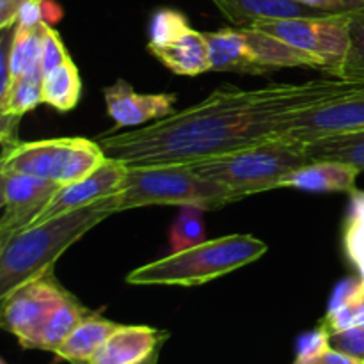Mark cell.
Wrapping results in <instances>:
<instances>
[{
	"label": "cell",
	"mask_w": 364,
	"mask_h": 364,
	"mask_svg": "<svg viewBox=\"0 0 364 364\" xmlns=\"http://www.w3.org/2000/svg\"><path fill=\"white\" fill-rule=\"evenodd\" d=\"M217 9L235 25L249 27L263 18H294V16H320L322 11L311 9L294 0H212Z\"/></svg>",
	"instance_id": "ac0fdd59"
},
{
	"label": "cell",
	"mask_w": 364,
	"mask_h": 364,
	"mask_svg": "<svg viewBox=\"0 0 364 364\" xmlns=\"http://www.w3.org/2000/svg\"><path fill=\"white\" fill-rule=\"evenodd\" d=\"M107 114L116 127L139 128L171 116L176 95L169 92H137L127 80H117L103 89Z\"/></svg>",
	"instance_id": "7c38bea8"
},
{
	"label": "cell",
	"mask_w": 364,
	"mask_h": 364,
	"mask_svg": "<svg viewBox=\"0 0 364 364\" xmlns=\"http://www.w3.org/2000/svg\"><path fill=\"white\" fill-rule=\"evenodd\" d=\"M252 55L263 64L269 71L281 70V68H311L322 70L327 73V66L318 55L304 52L283 39L272 34L258 31L252 27H240Z\"/></svg>",
	"instance_id": "2e32d148"
},
{
	"label": "cell",
	"mask_w": 364,
	"mask_h": 364,
	"mask_svg": "<svg viewBox=\"0 0 364 364\" xmlns=\"http://www.w3.org/2000/svg\"><path fill=\"white\" fill-rule=\"evenodd\" d=\"M363 2H364V0H363Z\"/></svg>",
	"instance_id": "ab89813d"
},
{
	"label": "cell",
	"mask_w": 364,
	"mask_h": 364,
	"mask_svg": "<svg viewBox=\"0 0 364 364\" xmlns=\"http://www.w3.org/2000/svg\"><path fill=\"white\" fill-rule=\"evenodd\" d=\"M267 249L265 242L252 235L212 238L137 267L127 276V283L132 287H199L256 262Z\"/></svg>",
	"instance_id": "3957f363"
},
{
	"label": "cell",
	"mask_w": 364,
	"mask_h": 364,
	"mask_svg": "<svg viewBox=\"0 0 364 364\" xmlns=\"http://www.w3.org/2000/svg\"><path fill=\"white\" fill-rule=\"evenodd\" d=\"M127 171L128 167L123 162L107 156L105 162L98 169L92 171L91 174L84 176L82 180L73 181V183L59 187V191L53 194L48 205L32 220V224H41L45 220L52 219V217L60 215V213L71 212V210L92 205V203L109 198V196L119 194Z\"/></svg>",
	"instance_id": "30bf717a"
},
{
	"label": "cell",
	"mask_w": 364,
	"mask_h": 364,
	"mask_svg": "<svg viewBox=\"0 0 364 364\" xmlns=\"http://www.w3.org/2000/svg\"><path fill=\"white\" fill-rule=\"evenodd\" d=\"M66 46H64L60 34L57 32L55 27L45 23V36H43V46H41V70L43 73L48 75L50 71L55 70L57 66L70 59Z\"/></svg>",
	"instance_id": "f546056e"
},
{
	"label": "cell",
	"mask_w": 364,
	"mask_h": 364,
	"mask_svg": "<svg viewBox=\"0 0 364 364\" xmlns=\"http://www.w3.org/2000/svg\"><path fill=\"white\" fill-rule=\"evenodd\" d=\"M294 2L329 14H350L364 11L363 0H294Z\"/></svg>",
	"instance_id": "d6a6232c"
},
{
	"label": "cell",
	"mask_w": 364,
	"mask_h": 364,
	"mask_svg": "<svg viewBox=\"0 0 364 364\" xmlns=\"http://www.w3.org/2000/svg\"><path fill=\"white\" fill-rule=\"evenodd\" d=\"M2 188V217H0V244L18 231L31 226L32 220L48 205L59 185L23 173H0Z\"/></svg>",
	"instance_id": "9c48e42d"
},
{
	"label": "cell",
	"mask_w": 364,
	"mask_h": 364,
	"mask_svg": "<svg viewBox=\"0 0 364 364\" xmlns=\"http://www.w3.org/2000/svg\"><path fill=\"white\" fill-rule=\"evenodd\" d=\"M364 130V87L336 102L309 109L290 124L284 135L311 142L329 135Z\"/></svg>",
	"instance_id": "8fae6325"
},
{
	"label": "cell",
	"mask_w": 364,
	"mask_h": 364,
	"mask_svg": "<svg viewBox=\"0 0 364 364\" xmlns=\"http://www.w3.org/2000/svg\"><path fill=\"white\" fill-rule=\"evenodd\" d=\"M82 96V78L73 59L64 60L60 66L45 75L43 80V103L59 112H70L77 107Z\"/></svg>",
	"instance_id": "603a6c76"
},
{
	"label": "cell",
	"mask_w": 364,
	"mask_h": 364,
	"mask_svg": "<svg viewBox=\"0 0 364 364\" xmlns=\"http://www.w3.org/2000/svg\"><path fill=\"white\" fill-rule=\"evenodd\" d=\"M294 364H364V361H359V359L352 358V355L345 354V352L336 350L333 347H327L320 354L304 359V361H294Z\"/></svg>",
	"instance_id": "836d02e7"
},
{
	"label": "cell",
	"mask_w": 364,
	"mask_h": 364,
	"mask_svg": "<svg viewBox=\"0 0 364 364\" xmlns=\"http://www.w3.org/2000/svg\"><path fill=\"white\" fill-rule=\"evenodd\" d=\"M18 25L25 27H38L43 23V9L41 0H23L18 11Z\"/></svg>",
	"instance_id": "e575fe53"
},
{
	"label": "cell",
	"mask_w": 364,
	"mask_h": 364,
	"mask_svg": "<svg viewBox=\"0 0 364 364\" xmlns=\"http://www.w3.org/2000/svg\"><path fill=\"white\" fill-rule=\"evenodd\" d=\"M117 210V194L32 224L0 244V299L27 281L53 270L68 247Z\"/></svg>",
	"instance_id": "7a4b0ae2"
},
{
	"label": "cell",
	"mask_w": 364,
	"mask_h": 364,
	"mask_svg": "<svg viewBox=\"0 0 364 364\" xmlns=\"http://www.w3.org/2000/svg\"><path fill=\"white\" fill-rule=\"evenodd\" d=\"M23 0H0V28L6 31L16 25L18 11Z\"/></svg>",
	"instance_id": "d590c367"
},
{
	"label": "cell",
	"mask_w": 364,
	"mask_h": 364,
	"mask_svg": "<svg viewBox=\"0 0 364 364\" xmlns=\"http://www.w3.org/2000/svg\"><path fill=\"white\" fill-rule=\"evenodd\" d=\"M363 87L364 82L334 77L255 89L220 85L188 109L98 142L127 167L198 162L284 135L301 114Z\"/></svg>",
	"instance_id": "6da1fadb"
},
{
	"label": "cell",
	"mask_w": 364,
	"mask_h": 364,
	"mask_svg": "<svg viewBox=\"0 0 364 364\" xmlns=\"http://www.w3.org/2000/svg\"><path fill=\"white\" fill-rule=\"evenodd\" d=\"M43 21L48 25H57L64 16V9L57 0H41Z\"/></svg>",
	"instance_id": "8d00e7d4"
},
{
	"label": "cell",
	"mask_w": 364,
	"mask_h": 364,
	"mask_svg": "<svg viewBox=\"0 0 364 364\" xmlns=\"http://www.w3.org/2000/svg\"><path fill=\"white\" fill-rule=\"evenodd\" d=\"M153 57L160 60L173 73L185 75V77H196L210 71L208 45H206L205 32L196 28L185 32L176 41L166 46H155L148 48Z\"/></svg>",
	"instance_id": "e0dca14e"
},
{
	"label": "cell",
	"mask_w": 364,
	"mask_h": 364,
	"mask_svg": "<svg viewBox=\"0 0 364 364\" xmlns=\"http://www.w3.org/2000/svg\"><path fill=\"white\" fill-rule=\"evenodd\" d=\"M208 45L210 71L263 75L265 66L252 55L240 27H226L217 32H205Z\"/></svg>",
	"instance_id": "5bb4252c"
},
{
	"label": "cell",
	"mask_w": 364,
	"mask_h": 364,
	"mask_svg": "<svg viewBox=\"0 0 364 364\" xmlns=\"http://www.w3.org/2000/svg\"><path fill=\"white\" fill-rule=\"evenodd\" d=\"M43 80L45 73L41 70V63H38L13 82L9 95L0 102V114L21 117L34 110L39 103H43Z\"/></svg>",
	"instance_id": "d4e9b609"
},
{
	"label": "cell",
	"mask_w": 364,
	"mask_h": 364,
	"mask_svg": "<svg viewBox=\"0 0 364 364\" xmlns=\"http://www.w3.org/2000/svg\"><path fill=\"white\" fill-rule=\"evenodd\" d=\"M89 313L91 311L73 294H70L66 301L46 320L41 333L36 338L32 350H45L53 354Z\"/></svg>",
	"instance_id": "44dd1931"
},
{
	"label": "cell",
	"mask_w": 364,
	"mask_h": 364,
	"mask_svg": "<svg viewBox=\"0 0 364 364\" xmlns=\"http://www.w3.org/2000/svg\"><path fill=\"white\" fill-rule=\"evenodd\" d=\"M9 41H7V63H9V73L13 82L18 77L41 63V46L43 36H45V21L38 27H25V25H14L6 28ZM13 85V84H11Z\"/></svg>",
	"instance_id": "7402d4cb"
},
{
	"label": "cell",
	"mask_w": 364,
	"mask_h": 364,
	"mask_svg": "<svg viewBox=\"0 0 364 364\" xmlns=\"http://www.w3.org/2000/svg\"><path fill=\"white\" fill-rule=\"evenodd\" d=\"M309 164L306 142L279 135L256 144L191 162L201 176L230 188L237 199L281 188V181Z\"/></svg>",
	"instance_id": "277c9868"
},
{
	"label": "cell",
	"mask_w": 364,
	"mask_h": 364,
	"mask_svg": "<svg viewBox=\"0 0 364 364\" xmlns=\"http://www.w3.org/2000/svg\"><path fill=\"white\" fill-rule=\"evenodd\" d=\"M119 326L121 323L112 322V320L91 311L75 327L73 333L64 340V343L53 352V355L59 361L70 364H89L92 355Z\"/></svg>",
	"instance_id": "d6986e66"
},
{
	"label": "cell",
	"mask_w": 364,
	"mask_h": 364,
	"mask_svg": "<svg viewBox=\"0 0 364 364\" xmlns=\"http://www.w3.org/2000/svg\"><path fill=\"white\" fill-rule=\"evenodd\" d=\"M361 171L336 160H318L299 167L281 181V188H297L304 192H348L354 194L355 181Z\"/></svg>",
	"instance_id": "9a60e30c"
},
{
	"label": "cell",
	"mask_w": 364,
	"mask_h": 364,
	"mask_svg": "<svg viewBox=\"0 0 364 364\" xmlns=\"http://www.w3.org/2000/svg\"><path fill=\"white\" fill-rule=\"evenodd\" d=\"M331 347L329 343V331L320 323L315 331L302 334L297 340V354H295V361H304V359L313 358V355L320 354Z\"/></svg>",
	"instance_id": "1f68e13d"
},
{
	"label": "cell",
	"mask_w": 364,
	"mask_h": 364,
	"mask_svg": "<svg viewBox=\"0 0 364 364\" xmlns=\"http://www.w3.org/2000/svg\"><path fill=\"white\" fill-rule=\"evenodd\" d=\"M343 242L348 258L358 267L359 277L364 281V192L355 191L352 194Z\"/></svg>",
	"instance_id": "4316f807"
},
{
	"label": "cell",
	"mask_w": 364,
	"mask_h": 364,
	"mask_svg": "<svg viewBox=\"0 0 364 364\" xmlns=\"http://www.w3.org/2000/svg\"><path fill=\"white\" fill-rule=\"evenodd\" d=\"M191 28L187 16L181 11L173 9V7H160L153 13L151 21H149L148 48L169 45Z\"/></svg>",
	"instance_id": "83f0119b"
},
{
	"label": "cell",
	"mask_w": 364,
	"mask_h": 364,
	"mask_svg": "<svg viewBox=\"0 0 364 364\" xmlns=\"http://www.w3.org/2000/svg\"><path fill=\"white\" fill-rule=\"evenodd\" d=\"M159 358H160V354H156V355H153L151 359H149L148 363H144V364H159Z\"/></svg>",
	"instance_id": "74e56055"
},
{
	"label": "cell",
	"mask_w": 364,
	"mask_h": 364,
	"mask_svg": "<svg viewBox=\"0 0 364 364\" xmlns=\"http://www.w3.org/2000/svg\"><path fill=\"white\" fill-rule=\"evenodd\" d=\"M249 27L272 34L304 52L318 55L326 63L327 75L340 78L341 68L350 50V16L320 14V16L263 18Z\"/></svg>",
	"instance_id": "52a82bcc"
},
{
	"label": "cell",
	"mask_w": 364,
	"mask_h": 364,
	"mask_svg": "<svg viewBox=\"0 0 364 364\" xmlns=\"http://www.w3.org/2000/svg\"><path fill=\"white\" fill-rule=\"evenodd\" d=\"M350 50L341 68L340 78L364 82V11L350 13Z\"/></svg>",
	"instance_id": "f1b7e54d"
},
{
	"label": "cell",
	"mask_w": 364,
	"mask_h": 364,
	"mask_svg": "<svg viewBox=\"0 0 364 364\" xmlns=\"http://www.w3.org/2000/svg\"><path fill=\"white\" fill-rule=\"evenodd\" d=\"M320 323L329 334L350 327H364V281L361 277L345 279L334 288L329 308Z\"/></svg>",
	"instance_id": "ffe728a7"
},
{
	"label": "cell",
	"mask_w": 364,
	"mask_h": 364,
	"mask_svg": "<svg viewBox=\"0 0 364 364\" xmlns=\"http://www.w3.org/2000/svg\"><path fill=\"white\" fill-rule=\"evenodd\" d=\"M306 153L309 162L318 160H336L364 171V130L348 134L329 135L306 142Z\"/></svg>",
	"instance_id": "cb8c5ba5"
},
{
	"label": "cell",
	"mask_w": 364,
	"mask_h": 364,
	"mask_svg": "<svg viewBox=\"0 0 364 364\" xmlns=\"http://www.w3.org/2000/svg\"><path fill=\"white\" fill-rule=\"evenodd\" d=\"M105 159L107 155L98 141L85 137L43 139L16 142L4 149L0 173L31 174L64 187L91 174Z\"/></svg>",
	"instance_id": "8992f818"
},
{
	"label": "cell",
	"mask_w": 364,
	"mask_h": 364,
	"mask_svg": "<svg viewBox=\"0 0 364 364\" xmlns=\"http://www.w3.org/2000/svg\"><path fill=\"white\" fill-rule=\"evenodd\" d=\"M235 201L238 199L230 188L201 176L191 164H162L128 167L117 194V210L124 212L151 205H194L208 212Z\"/></svg>",
	"instance_id": "5b68a950"
},
{
	"label": "cell",
	"mask_w": 364,
	"mask_h": 364,
	"mask_svg": "<svg viewBox=\"0 0 364 364\" xmlns=\"http://www.w3.org/2000/svg\"><path fill=\"white\" fill-rule=\"evenodd\" d=\"M169 340V333L149 326L121 323L98 348L89 364H144Z\"/></svg>",
	"instance_id": "4fadbf2b"
},
{
	"label": "cell",
	"mask_w": 364,
	"mask_h": 364,
	"mask_svg": "<svg viewBox=\"0 0 364 364\" xmlns=\"http://www.w3.org/2000/svg\"><path fill=\"white\" fill-rule=\"evenodd\" d=\"M68 295L70 291L60 287L53 270H48L0 299V326L16 338L21 348L32 350L46 320L66 301Z\"/></svg>",
	"instance_id": "ba28073f"
},
{
	"label": "cell",
	"mask_w": 364,
	"mask_h": 364,
	"mask_svg": "<svg viewBox=\"0 0 364 364\" xmlns=\"http://www.w3.org/2000/svg\"><path fill=\"white\" fill-rule=\"evenodd\" d=\"M331 347L364 361V327H350L329 334Z\"/></svg>",
	"instance_id": "4dcf8cb0"
},
{
	"label": "cell",
	"mask_w": 364,
	"mask_h": 364,
	"mask_svg": "<svg viewBox=\"0 0 364 364\" xmlns=\"http://www.w3.org/2000/svg\"><path fill=\"white\" fill-rule=\"evenodd\" d=\"M0 364H9V363H7L6 359H2V361H0Z\"/></svg>",
	"instance_id": "f35d334b"
},
{
	"label": "cell",
	"mask_w": 364,
	"mask_h": 364,
	"mask_svg": "<svg viewBox=\"0 0 364 364\" xmlns=\"http://www.w3.org/2000/svg\"><path fill=\"white\" fill-rule=\"evenodd\" d=\"M206 210L201 206H180L176 219L171 224L169 231V244L173 252L183 251V249L194 247V245L203 244L206 238L205 230V215Z\"/></svg>",
	"instance_id": "484cf974"
}]
</instances>
